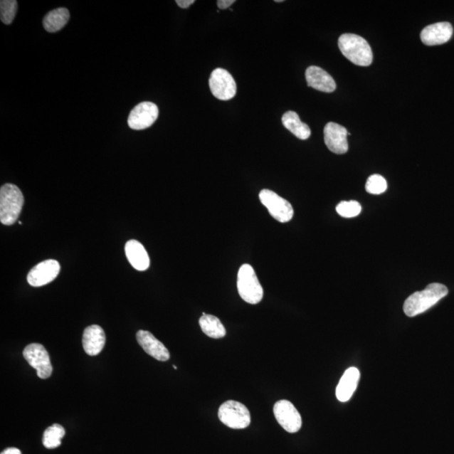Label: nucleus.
Instances as JSON below:
<instances>
[{"mask_svg": "<svg viewBox=\"0 0 454 454\" xmlns=\"http://www.w3.org/2000/svg\"><path fill=\"white\" fill-rule=\"evenodd\" d=\"M448 293L445 285L433 283L426 289L416 292L406 299L404 304V312L407 317H414L418 315L427 312L431 307L436 305L439 300Z\"/></svg>", "mask_w": 454, "mask_h": 454, "instance_id": "1", "label": "nucleus"}, {"mask_svg": "<svg viewBox=\"0 0 454 454\" xmlns=\"http://www.w3.org/2000/svg\"><path fill=\"white\" fill-rule=\"evenodd\" d=\"M338 46L345 57L358 66L368 67L373 62L372 49L363 37L344 34L338 40Z\"/></svg>", "mask_w": 454, "mask_h": 454, "instance_id": "2", "label": "nucleus"}, {"mask_svg": "<svg viewBox=\"0 0 454 454\" xmlns=\"http://www.w3.org/2000/svg\"><path fill=\"white\" fill-rule=\"evenodd\" d=\"M24 205V196L16 185L6 184L0 189V221L6 226L15 224Z\"/></svg>", "mask_w": 454, "mask_h": 454, "instance_id": "3", "label": "nucleus"}, {"mask_svg": "<svg viewBox=\"0 0 454 454\" xmlns=\"http://www.w3.org/2000/svg\"><path fill=\"white\" fill-rule=\"evenodd\" d=\"M238 293L246 302L256 305L261 302L263 297V287L256 273L249 264H243L238 275Z\"/></svg>", "mask_w": 454, "mask_h": 454, "instance_id": "4", "label": "nucleus"}, {"mask_svg": "<svg viewBox=\"0 0 454 454\" xmlns=\"http://www.w3.org/2000/svg\"><path fill=\"white\" fill-rule=\"evenodd\" d=\"M218 418L230 428L244 429L251 423V415L247 407L235 401H226L219 408Z\"/></svg>", "mask_w": 454, "mask_h": 454, "instance_id": "5", "label": "nucleus"}, {"mask_svg": "<svg viewBox=\"0 0 454 454\" xmlns=\"http://www.w3.org/2000/svg\"><path fill=\"white\" fill-rule=\"evenodd\" d=\"M259 199L263 205L265 206L273 218L276 221L285 223L289 222L294 216V209L291 204L285 200L270 189H263L259 193Z\"/></svg>", "mask_w": 454, "mask_h": 454, "instance_id": "6", "label": "nucleus"}, {"mask_svg": "<svg viewBox=\"0 0 454 454\" xmlns=\"http://www.w3.org/2000/svg\"><path fill=\"white\" fill-rule=\"evenodd\" d=\"M23 356L27 363L36 370L37 376L39 378L48 379L52 375L53 366L44 346L39 344L28 345L23 351Z\"/></svg>", "mask_w": 454, "mask_h": 454, "instance_id": "7", "label": "nucleus"}, {"mask_svg": "<svg viewBox=\"0 0 454 454\" xmlns=\"http://www.w3.org/2000/svg\"><path fill=\"white\" fill-rule=\"evenodd\" d=\"M209 85L212 95L220 100H229L236 95V85L234 78L223 68H216L211 73Z\"/></svg>", "mask_w": 454, "mask_h": 454, "instance_id": "8", "label": "nucleus"}, {"mask_svg": "<svg viewBox=\"0 0 454 454\" xmlns=\"http://www.w3.org/2000/svg\"><path fill=\"white\" fill-rule=\"evenodd\" d=\"M275 418L286 432L295 433L302 427V418L297 409L289 401L282 400L273 406Z\"/></svg>", "mask_w": 454, "mask_h": 454, "instance_id": "9", "label": "nucleus"}, {"mask_svg": "<svg viewBox=\"0 0 454 454\" xmlns=\"http://www.w3.org/2000/svg\"><path fill=\"white\" fill-rule=\"evenodd\" d=\"M159 110L152 102H142L131 111L127 120L128 126L141 131L152 126L159 117Z\"/></svg>", "mask_w": 454, "mask_h": 454, "instance_id": "10", "label": "nucleus"}, {"mask_svg": "<svg viewBox=\"0 0 454 454\" xmlns=\"http://www.w3.org/2000/svg\"><path fill=\"white\" fill-rule=\"evenodd\" d=\"M60 264L54 259H48L36 265L28 273L27 281L33 287H41L53 282L59 275Z\"/></svg>", "mask_w": 454, "mask_h": 454, "instance_id": "11", "label": "nucleus"}, {"mask_svg": "<svg viewBox=\"0 0 454 454\" xmlns=\"http://www.w3.org/2000/svg\"><path fill=\"white\" fill-rule=\"evenodd\" d=\"M347 129L339 124L329 122L324 128V141L329 150L336 154H344L349 151Z\"/></svg>", "mask_w": 454, "mask_h": 454, "instance_id": "12", "label": "nucleus"}, {"mask_svg": "<svg viewBox=\"0 0 454 454\" xmlns=\"http://www.w3.org/2000/svg\"><path fill=\"white\" fill-rule=\"evenodd\" d=\"M453 26L448 22H439L425 27L421 40L427 46H437L448 43L453 36Z\"/></svg>", "mask_w": 454, "mask_h": 454, "instance_id": "13", "label": "nucleus"}, {"mask_svg": "<svg viewBox=\"0 0 454 454\" xmlns=\"http://www.w3.org/2000/svg\"><path fill=\"white\" fill-rule=\"evenodd\" d=\"M137 339L142 349L152 358L161 361V362H166L170 359L169 350L151 332L143 330L138 331Z\"/></svg>", "mask_w": 454, "mask_h": 454, "instance_id": "14", "label": "nucleus"}, {"mask_svg": "<svg viewBox=\"0 0 454 454\" xmlns=\"http://www.w3.org/2000/svg\"><path fill=\"white\" fill-rule=\"evenodd\" d=\"M307 85L313 89L324 93H332L337 89V85L332 77L317 66H310L305 71Z\"/></svg>", "mask_w": 454, "mask_h": 454, "instance_id": "15", "label": "nucleus"}, {"mask_svg": "<svg viewBox=\"0 0 454 454\" xmlns=\"http://www.w3.org/2000/svg\"><path fill=\"white\" fill-rule=\"evenodd\" d=\"M105 345V333L101 327L92 325L88 327L83 336V347L85 353L90 356L100 354Z\"/></svg>", "mask_w": 454, "mask_h": 454, "instance_id": "16", "label": "nucleus"}, {"mask_svg": "<svg viewBox=\"0 0 454 454\" xmlns=\"http://www.w3.org/2000/svg\"><path fill=\"white\" fill-rule=\"evenodd\" d=\"M359 378L358 369L349 368L346 370L337 387L336 396L338 401L347 402L351 399L358 387Z\"/></svg>", "mask_w": 454, "mask_h": 454, "instance_id": "17", "label": "nucleus"}, {"mask_svg": "<svg viewBox=\"0 0 454 454\" xmlns=\"http://www.w3.org/2000/svg\"><path fill=\"white\" fill-rule=\"evenodd\" d=\"M127 258L132 266L139 271H145L150 266V258L147 250L137 240H130L125 247Z\"/></svg>", "mask_w": 454, "mask_h": 454, "instance_id": "18", "label": "nucleus"}, {"mask_svg": "<svg viewBox=\"0 0 454 454\" xmlns=\"http://www.w3.org/2000/svg\"><path fill=\"white\" fill-rule=\"evenodd\" d=\"M282 123L287 130L301 140H307L312 134L308 125L301 122L298 114L295 111H288L284 114Z\"/></svg>", "mask_w": 454, "mask_h": 454, "instance_id": "19", "label": "nucleus"}, {"mask_svg": "<svg viewBox=\"0 0 454 454\" xmlns=\"http://www.w3.org/2000/svg\"><path fill=\"white\" fill-rule=\"evenodd\" d=\"M69 17L70 15L67 9H56L44 17L43 26L46 31L54 33L62 30L67 25Z\"/></svg>", "mask_w": 454, "mask_h": 454, "instance_id": "20", "label": "nucleus"}, {"mask_svg": "<svg viewBox=\"0 0 454 454\" xmlns=\"http://www.w3.org/2000/svg\"><path fill=\"white\" fill-rule=\"evenodd\" d=\"M201 330L205 334L214 339L224 337L226 334V330L223 324L221 323L220 319L212 315L203 313V316L199 321Z\"/></svg>", "mask_w": 454, "mask_h": 454, "instance_id": "21", "label": "nucleus"}, {"mask_svg": "<svg viewBox=\"0 0 454 454\" xmlns=\"http://www.w3.org/2000/svg\"><path fill=\"white\" fill-rule=\"evenodd\" d=\"M65 429L59 424H53L45 431L43 434V445L48 449L57 448L61 445L62 439L65 436Z\"/></svg>", "mask_w": 454, "mask_h": 454, "instance_id": "22", "label": "nucleus"}, {"mask_svg": "<svg viewBox=\"0 0 454 454\" xmlns=\"http://www.w3.org/2000/svg\"><path fill=\"white\" fill-rule=\"evenodd\" d=\"M18 4L16 0H2L0 2V19L4 24L11 25L17 13Z\"/></svg>", "mask_w": 454, "mask_h": 454, "instance_id": "23", "label": "nucleus"}, {"mask_svg": "<svg viewBox=\"0 0 454 454\" xmlns=\"http://www.w3.org/2000/svg\"><path fill=\"white\" fill-rule=\"evenodd\" d=\"M336 210L338 215L344 218H353L360 214L362 207L358 201H342L338 204Z\"/></svg>", "mask_w": 454, "mask_h": 454, "instance_id": "24", "label": "nucleus"}, {"mask_svg": "<svg viewBox=\"0 0 454 454\" xmlns=\"http://www.w3.org/2000/svg\"><path fill=\"white\" fill-rule=\"evenodd\" d=\"M387 187L386 180L379 174L370 176L365 185L366 191L372 194H381L386 192Z\"/></svg>", "mask_w": 454, "mask_h": 454, "instance_id": "25", "label": "nucleus"}, {"mask_svg": "<svg viewBox=\"0 0 454 454\" xmlns=\"http://www.w3.org/2000/svg\"><path fill=\"white\" fill-rule=\"evenodd\" d=\"M235 2V0H218V1H217V6H218L220 9H226L233 6Z\"/></svg>", "mask_w": 454, "mask_h": 454, "instance_id": "26", "label": "nucleus"}, {"mask_svg": "<svg viewBox=\"0 0 454 454\" xmlns=\"http://www.w3.org/2000/svg\"><path fill=\"white\" fill-rule=\"evenodd\" d=\"M196 2L194 0H177L176 3H177L178 6L182 9H187L189 6H192V4Z\"/></svg>", "mask_w": 454, "mask_h": 454, "instance_id": "27", "label": "nucleus"}, {"mask_svg": "<svg viewBox=\"0 0 454 454\" xmlns=\"http://www.w3.org/2000/svg\"><path fill=\"white\" fill-rule=\"evenodd\" d=\"M1 454H21V452L18 448H9L4 450Z\"/></svg>", "mask_w": 454, "mask_h": 454, "instance_id": "28", "label": "nucleus"}, {"mask_svg": "<svg viewBox=\"0 0 454 454\" xmlns=\"http://www.w3.org/2000/svg\"><path fill=\"white\" fill-rule=\"evenodd\" d=\"M275 2H276V3H282L283 0H275Z\"/></svg>", "mask_w": 454, "mask_h": 454, "instance_id": "29", "label": "nucleus"}]
</instances>
